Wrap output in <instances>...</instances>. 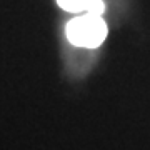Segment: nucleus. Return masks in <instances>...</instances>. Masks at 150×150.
Listing matches in <instances>:
<instances>
[{
    "label": "nucleus",
    "mask_w": 150,
    "mask_h": 150,
    "mask_svg": "<svg viewBox=\"0 0 150 150\" xmlns=\"http://www.w3.org/2000/svg\"><path fill=\"white\" fill-rule=\"evenodd\" d=\"M67 38L70 43L83 48H97L107 37V23L97 13H83L67 23Z\"/></svg>",
    "instance_id": "nucleus-1"
},
{
    "label": "nucleus",
    "mask_w": 150,
    "mask_h": 150,
    "mask_svg": "<svg viewBox=\"0 0 150 150\" xmlns=\"http://www.w3.org/2000/svg\"><path fill=\"white\" fill-rule=\"evenodd\" d=\"M60 8L72 13H97L102 15L105 10L102 0H57Z\"/></svg>",
    "instance_id": "nucleus-2"
}]
</instances>
